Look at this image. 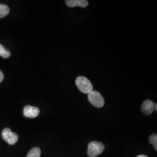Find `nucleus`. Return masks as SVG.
Listing matches in <instances>:
<instances>
[{
    "label": "nucleus",
    "instance_id": "7ed1b4c3",
    "mask_svg": "<svg viewBox=\"0 0 157 157\" xmlns=\"http://www.w3.org/2000/svg\"><path fill=\"white\" fill-rule=\"evenodd\" d=\"M88 99L90 103L97 108H101L104 105L105 102L103 97L97 91H92L88 94Z\"/></svg>",
    "mask_w": 157,
    "mask_h": 157
},
{
    "label": "nucleus",
    "instance_id": "1a4fd4ad",
    "mask_svg": "<svg viewBox=\"0 0 157 157\" xmlns=\"http://www.w3.org/2000/svg\"><path fill=\"white\" fill-rule=\"evenodd\" d=\"M41 150L39 147H34L29 152L27 157H40Z\"/></svg>",
    "mask_w": 157,
    "mask_h": 157
},
{
    "label": "nucleus",
    "instance_id": "0eeeda50",
    "mask_svg": "<svg viewBox=\"0 0 157 157\" xmlns=\"http://www.w3.org/2000/svg\"><path fill=\"white\" fill-rule=\"evenodd\" d=\"M65 3L69 7H75V6H80L82 8L87 7L89 2L86 0H67Z\"/></svg>",
    "mask_w": 157,
    "mask_h": 157
},
{
    "label": "nucleus",
    "instance_id": "9d476101",
    "mask_svg": "<svg viewBox=\"0 0 157 157\" xmlns=\"http://www.w3.org/2000/svg\"><path fill=\"white\" fill-rule=\"evenodd\" d=\"M11 56V53L3 45L0 44V56L4 58H8Z\"/></svg>",
    "mask_w": 157,
    "mask_h": 157
},
{
    "label": "nucleus",
    "instance_id": "9b49d317",
    "mask_svg": "<svg viewBox=\"0 0 157 157\" xmlns=\"http://www.w3.org/2000/svg\"><path fill=\"white\" fill-rule=\"evenodd\" d=\"M150 142L152 144L154 149L157 150V135L156 134H152L150 137Z\"/></svg>",
    "mask_w": 157,
    "mask_h": 157
},
{
    "label": "nucleus",
    "instance_id": "6e6552de",
    "mask_svg": "<svg viewBox=\"0 0 157 157\" xmlns=\"http://www.w3.org/2000/svg\"><path fill=\"white\" fill-rule=\"evenodd\" d=\"M10 11V9L8 6L5 4H0V18L6 16Z\"/></svg>",
    "mask_w": 157,
    "mask_h": 157
},
{
    "label": "nucleus",
    "instance_id": "4468645a",
    "mask_svg": "<svg viewBox=\"0 0 157 157\" xmlns=\"http://www.w3.org/2000/svg\"><path fill=\"white\" fill-rule=\"evenodd\" d=\"M154 108H155V111H157V104H155V107H154Z\"/></svg>",
    "mask_w": 157,
    "mask_h": 157
},
{
    "label": "nucleus",
    "instance_id": "f257e3e1",
    "mask_svg": "<svg viewBox=\"0 0 157 157\" xmlns=\"http://www.w3.org/2000/svg\"><path fill=\"white\" fill-rule=\"evenodd\" d=\"M76 84L80 91L86 94H89L93 89V86L91 82L84 76H79L76 78Z\"/></svg>",
    "mask_w": 157,
    "mask_h": 157
},
{
    "label": "nucleus",
    "instance_id": "f8f14e48",
    "mask_svg": "<svg viewBox=\"0 0 157 157\" xmlns=\"http://www.w3.org/2000/svg\"><path fill=\"white\" fill-rule=\"evenodd\" d=\"M4 76L3 73L0 71V83L2 82V81L3 79H4Z\"/></svg>",
    "mask_w": 157,
    "mask_h": 157
},
{
    "label": "nucleus",
    "instance_id": "20e7f679",
    "mask_svg": "<svg viewBox=\"0 0 157 157\" xmlns=\"http://www.w3.org/2000/svg\"><path fill=\"white\" fill-rule=\"evenodd\" d=\"M2 137L9 144L13 145L18 140V136L15 133H13L10 128H5L2 132Z\"/></svg>",
    "mask_w": 157,
    "mask_h": 157
},
{
    "label": "nucleus",
    "instance_id": "ddd939ff",
    "mask_svg": "<svg viewBox=\"0 0 157 157\" xmlns=\"http://www.w3.org/2000/svg\"><path fill=\"white\" fill-rule=\"evenodd\" d=\"M148 157L147 156H146V155H139V156H138V157Z\"/></svg>",
    "mask_w": 157,
    "mask_h": 157
},
{
    "label": "nucleus",
    "instance_id": "f03ea898",
    "mask_svg": "<svg viewBox=\"0 0 157 157\" xmlns=\"http://www.w3.org/2000/svg\"><path fill=\"white\" fill-rule=\"evenodd\" d=\"M105 147L104 144L98 141H92L89 144L87 154L90 157H95L103 152Z\"/></svg>",
    "mask_w": 157,
    "mask_h": 157
},
{
    "label": "nucleus",
    "instance_id": "39448f33",
    "mask_svg": "<svg viewBox=\"0 0 157 157\" xmlns=\"http://www.w3.org/2000/svg\"><path fill=\"white\" fill-rule=\"evenodd\" d=\"M40 113V109L37 107L26 105L23 109V115L26 118H34L37 117Z\"/></svg>",
    "mask_w": 157,
    "mask_h": 157
},
{
    "label": "nucleus",
    "instance_id": "423d86ee",
    "mask_svg": "<svg viewBox=\"0 0 157 157\" xmlns=\"http://www.w3.org/2000/svg\"><path fill=\"white\" fill-rule=\"evenodd\" d=\"M155 104L151 100H146L144 101L141 106L142 111L146 115H150L154 110Z\"/></svg>",
    "mask_w": 157,
    "mask_h": 157
}]
</instances>
